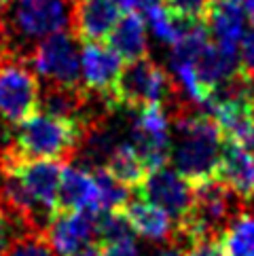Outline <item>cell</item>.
Wrapping results in <instances>:
<instances>
[{"mask_svg": "<svg viewBox=\"0 0 254 256\" xmlns=\"http://www.w3.org/2000/svg\"><path fill=\"white\" fill-rule=\"evenodd\" d=\"M222 132L210 114L190 112L176 118V136H172V166L190 184H204L218 176Z\"/></svg>", "mask_w": 254, "mask_h": 256, "instance_id": "cell-1", "label": "cell"}, {"mask_svg": "<svg viewBox=\"0 0 254 256\" xmlns=\"http://www.w3.org/2000/svg\"><path fill=\"white\" fill-rule=\"evenodd\" d=\"M83 136L85 127L78 121L34 112L15 125L8 148L22 159L72 161L80 148Z\"/></svg>", "mask_w": 254, "mask_h": 256, "instance_id": "cell-2", "label": "cell"}, {"mask_svg": "<svg viewBox=\"0 0 254 256\" xmlns=\"http://www.w3.org/2000/svg\"><path fill=\"white\" fill-rule=\"evenodd\" d=\"M0 172L15 176L36 210L51 222V218L58 214V190L64 172L62 161L22 159L6 146L0 152Z\"/></svg>", "mask_w": 254, "mask_h": 256, "instance_id": "cell-3", "label": "cell"}, {"mask_svg": "<svg viewBox=\"0 0 254 256\" xmlns=\"http://www.w3.org/2000/svg\"><path fill=\"white\" fill-rule=\"evenodd\" d=\"M40 108V83L24 58L0 66V116L6 123H22Z\"/></svg>", "mask_w": 254, "mask_h": 256, "instance_id": "cell-4", "label": "cell"}, {"mask_svg": "<svg viewBox=\"0 0 254 256\" xmlns=\"http://www.w3.org/2000/svg\"><path fill=\"white\" fill-rule=\"evenodd\" d=\"M76 38L70 32H58L38 40L32 49L30 66L38 76L47 80V85L62 87H80V56Z\"/></svg>", "mask_w": 254, "mask_h": 256, "instance_id": "cell-5", "label": "cell"}, {"mask_svg": "<svg viewBox=\"0 0 254 256\" xmlns=\"http://www.w3.org/2000/svg\"><path fill=\"white\" fill-rule=\"evenodd\" d=\"M136 193L142 201H148V204L161 208L163 212H168L178 224L188 216L190 208H193L195 186L180 176L174 168L161 166L146 174V178L136 186Z\"/></svg>", "mask_w": 254, "mask_h": 256, "instance_id": "cell-6", "label": "cell"}, {"mask_svg": "<svg viewBox=\"0 0 254 256\" xmlns=\"http://www.w3.org/2000/svg\"><path fill=\"white\" fill-rule=\"evenodd\" d=\"M132 144L146 163L148 172L168 166L172 157L170 114L161 104L136 110L132 123Z\"/></svg>", "mask_w": 254, "mask_h": 256, "instance_id": "cell-7", "label": "cell"}, {"mask_svg": "<svg viewBox=\"0 0 254 256\" xmlns=\"http://www.w3.org/2000/svg\"><path fill=\"white\" fill-rule=\"evenodd\" d=\"M70 0H22L15 11V30L28 40H42L70 26Z\"/></svg>", "mask_w": 254, "mask_h": 256, "instance_id": "cell-8", "label": "cell"}, {"mask_svg": "<svg viewBox=\"0 0 254 256\" xmlns=\"http://www.w3.org/2000/svg\"><path fill=\"white\" fill-rule=\"evenodd\" d=\"M70 28L80 44L106 40L121 20L114 0H70Z\"/></svg>", "mask_w": 254, "mask_h": 256, "instance_id": "cell-9", "label": "cell"}, {"mask_svg": "<svg viewBox=\"0 0 254 256\" xmlns=\"http://www.w3.org/2000/svg\"><path fill=\"white\" fill-rule=\"evenodd\" d=\"M96 214L92 210L58 212L47 226V237L60 256H74L96 244Z\"/></svg>", "mask_w": 254, "mask_h": 256, "instance_id": "cell-10", "label": "cell"}, {"mask_svg": "<svg viewBox=\"0 0 254 256\" xmlns=\"http://www.w3.org/2000/svg\"><path fill=\"white\" fill-rule=\"evenodd\" d=\"M123 72V60L110 47L100 42H83L80 51V76L83 87L92 94L106 98Z\"/></svg>", "mask_w": 254, "mask_h": 256, "instance_id": "cell-11", "label": "cell"}, {"mask_svg": "<svg viewBox=\"0 0 254 256\" xmlns=\"http://www.w3.org/2000/svg\"><path fill=\"white\" fill-rule=\"evenodd\" d=\"M218 178L231 190H235L244 201H254V157L238 140L224 138Z\"/></svg>", "mask_w": 254, "mask_h": 256, "instance_id": "cell-12", "label": "cell"}, {"mask_svg": "<svg viewBox=\"0 0 254 256\" xmlns=\"http://www.w3.org/2000/svg\"><path fill=\"white\" fill-rule=\"evenodd\" d=\"M78 210L100 212L98 184L89 170L66 166L58 190V212H78Z\"/></svg>", "mask_w": 254, "mask_h": 256, "instance_id": "cell-13", "label": "cell"}, {"mask_svg": "<svg viewBox=\"0 0 254 256\" xmlns=\"http://www.w3.org/2000/svg\"><path fill=\"white\" fill-rule=\"evenodd\" d=\"M123 212H125L136 235H140L148 242L174 244L178 224L174 218L168 212H163L161 208L148 204V201L138 199V201H130Z\"/></svg>", "mask_w": 254, "mask_h": 256, "instance_id": "cell-14", "label": "cell"}, {"mask_svg": "<svg viewBox=\"0 0 254 256\" xmlns=\"http://www.w3.org/2000/svg\"><path fill=\"white\" fill-rule=\"evenodd\" d=\"M206 26L214 36V42L238 49L246 32V11L240 0H212L206 15Z\"/></svg>", "mask_w": 254, "mask_h": 256, "instance_id": "cell-15", "label": "cell"}, {"mask_svg": "<svg viewBox=\"0 0 254 256\" xmlns=\"http://www.w3.org/2000/svg\"><path fill=\"white\" fill-rule=\"evenodd\" d=\"M110 49L116 51L125 62H140L148 56V38H146V24L138 11H127L116 22L110 36H108Z\"/></svg>", "mask_w": 254, "mask_h": 256, "instance_id": "cell-16", "label": "cell"}, {"mask_svg": "<svg viewBox=\"0 0 254 256\" xmlns=\"http://www.w3.org/2000/svg\"><path fill=\"white\" fill-rule=\"evenodd\" d=\"M104 168L130 188H136L148 174L146 163H144V159L140 157V152L136 150V146L132 142L116 144V148L108 157Z\"/></svg>", "mask_w": 254, "mask_h": 256, "instance_id": "cell-17", "label": "cell"}, {"mask_svg": "<svg viewBox=\"0 0 254 256\" xmlns=\"http://www.w3.org/2000/svg\"><path fill=\"white\" fill-rule=\"evenodd\" d=\"M144 13H146V22L150 26L152 36H155L157 40H161V42L172 44V47H174V44L195 26V22L184 20L182 15L172 11L168 4L148 6V8H144Z\"/></svg>", "mask_w": 254, "mask_h": 256, "instance_id": "cell-18", "label": "cell"}, {"mask_svg": "<svg viewBox=\"0 0 254 256\" xmlns=\"http://www.w3.org/2000/svg\"><path fill=\"white\" fill-rule=\"evenodd\" d=\"M94 180L98 184V193H100V210L106 212H123L130 204L132 197V188L123 184L121 180H116L106 168H96L92 170Z\"/></svg>", "mask_w": 254, "mask_h": 256, "instance_id": "cell-19", "label": "cell"}, {"mask_svg": "<svg viewBox=\"0 0 254 256\" xmlns=\"http://www.w3.org/2000/svg\"><path fill=\"white\" fill-rule=\"evenodd\" d=\"M226 256H254V216H240L222 235Z\"/></svg>", "mask_w": 254, "mask_h": 256, "instance_id": "cell-20", "label": "cell"}, {"mask_svg": "<svg viewBox=\"0 0 254 256\" xmlns=\"http://www.w3.org/2000/svg\"><path fill=\"white\" fill-rule=\"evenodd\" d=\"M134 228L127 220L125 212H106L100 210L96 214V237H98V246H108V244H116L123 240H132Z\"/></svg>", "mask_w": 254, "mask_h": 256, "instance_id": "cell-21", "label": "cell"}, {"mask_svg": "<svg viewBox=\"0 0 254 256\" xmlns=\"http://www.w3.org/2000/svg\"><path fill=\"white\" fill-rule=\"evenodd\" d=\"M0 256H58L47 233L30 231L17 242H13Z\"/></svg>", "mask_w": 254, "mask_h": 256, "instance_id": "cell-22", "label": "cell"}, {"mask_svg": "<svg viewBox=\"0 0 254 256\" xmlns=\"http://www.w3.org/2000/svg\"><path fill=\"white\" fill-rule=\"evenodd\" d=\"M172 11L182 15L188 22H206L208 8H210L212 0H168L166 2Z\"/></svg>", "mask_w": 254, "mask_h": 256, "instance_id": "cell-23", "label": "cell"}, {"mask_svg": "<svg viewBox=\"0 0 254 256\" xmlns=\"http://www.w3.org/2000/svg\"><path fill=\"white\" fill-rule=\"evenodd\" d=\"M240 62L242 70L254 80V22L250 24V28H246L240 42Z\"/></svg>", "mask_w": 254, "mask_h": 256, "instance_id": "cell-24", "label": "cell"}, {"mask_svg": "<svg viewBox=\"0 0 254 256\" xmlns=\"http://www.w3.org/2000/svg\"><path fill=\"white\" fill-rule=\"evenodd\" d=\"M188 256H226L222 237H204L197 240L186 252Z\"/></svg>", "mask_w": 254, "mask_h": 256, "instance_id": "cell-25", "label": "cell"}, {"mask_svg": "<svg viewBox=\"0 0 254 256\" xmlns=\"http://www.w3.org/2000/svg\"><path fill=\"white\" fill-rule=\"evenodd\" d=\"M100 248H102V256H140V250L134 240H123L116 244L100 246Z\"/></svg>", "mask_w": 254, "mask_h": 256, "instance_id": "cell-26", "label": "cell"}, {"mask_svg": "<svg viewBox=\"0 0 254 256\" xmlns=\"http://www.w3.org/2000/svg\"><path fill=\"white\" fill-rule=\"evenodd\" d=\"M155 256H188L182 248H178V246H170V248H161L155 252Z\"/></svg>", "mask_w": 254, "mask_h": 256, "instance_id": "cell-27", "label": "cell"}, {"mask_svg": "<svg viewBox=\"0 0 254 256\" xmlns=\"http://www.w3.org/2000/svg\"><path fill=\"white\" fill-rule=\"evenodd\" d=\"M116 6L121 8V11H136V8H140V0H114Z\"/></svg>", "mask_w": 254, "mask_h": 256, "instance_id": "cell-28", "label": "cell"}, {"mask_svg": "<svg viewBox=\"0 0 254 256\" xmlns=\"http://www.w3.org/2000/svg\"><path fill=\"white\" fill-rule=\"evenodd\" d=\"M74 256H102V248H100L98 244H92V246H87L85 250H80L78 254Z\"/></svg>", "mask_w": 254, "mask_h": 256, "instance_id": "cell-29", "label": "cell"}, {"mask_svg": "<svg viewBox=\"0 0 254 256\" xmlns=\"http://www.w3.org/2000/svg\"><path fill=\"white\" fill-rule=\"evenodd\" d=\"M240 4L244 6V11L250 15V20L254 22V0H240Z\"/></svg>", "mask_w": 254, "mask_h": 256, "instance_id": "cell-30", "label": "cell"}, {"mask_svg": "<svg viewBox=\"0 0 254 256\" xmlns=\"http://www.w3.org/2000/svg\"><path fill=\"white\" fill-rule=\"evenodd\" d=\"M155 4H163V0H140V8H148Z\"/></svg>", "mask_w": 254, "mask_h": 256, "instance_id": "cell-31", "label": "cell"}, {"mask_svg": "<svg viewBox=\"0 0 254 256\" xmlns=\"http://www.w3.org/2000/svg\"><path fill=\"white\" fill-rule=\"evenodd\" d=\"M6 4H8V0H0V6H2V8H4Z\"/></svg>", "mask_w": 254, "mask_h": 256, "instance_id": "cell-32", "label": "cell"}, {"mask_svg": "<svg viewBox=\"0 0 254 256\" xmlns=\"http://www.w3.org/2000/svg\"><path fill=\"white\" fill-rule=\"evenodd\" d=\"M20 2H22V0H20Z\"/></svg>", "mask_w": 254, "mask_h": 256, "instance_id": "cell-33", "label": "cell"}]
</instances>
